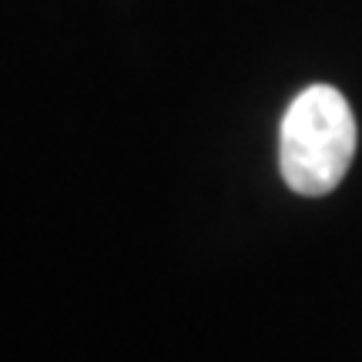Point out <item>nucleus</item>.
<instances>
[{
	"label": "nucleus",
	"mask_w": 362,
	"mask_h": 362,
	"mask_svg": "<svg viewBox=\"0 0 362 362\" xmlns=\"http://www.w3.org/2000/svg\"><path fill=\"white\" fill-rule=\"evenodd\" d=\"M356 115L332 84H309L285 107L279 128V168L296 194L322 198L346 178L356 158Z\"/></svg>",
	"instance_id": "obj_1"
}]
</instances>
